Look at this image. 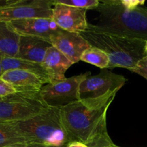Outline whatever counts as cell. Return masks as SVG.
Returning <instances> with one entry per match:
<instances>
[{
  "mask_svg": "<svg viewBox=\"0 0 147 147\" xmlns=\"http://www.w3.org/2000/svg\"><path fill=\"white\" fill-rule=\"evenodd\" d=\"M50 42L73 64L81 60L84 52L91 46L79 33L69 32L61 28L50 35Z\"/></svg>",
  "mask_w": 147,
  "mask_h": 147,
  "instance_id": "obj_10",
  "label": "cell"
},
{
  "mask_svg": "<svg viewBox=\"0 0 147 147\" xmlns=\"http://www.w3.org/2000/svg\"><path fill=\"white\" fill-rule=\"evenodd\" d=\"M116 93L80 100L59 109L62 123L71 142L87 144L99 132L107 129V112Z\"/></svg>",
  "mask_w": 147,
  "mask_h": 147,
  "instance_id": "obj_1",
  "label": "cell"
},
{
  "mask_svg": "<svg viewBox=\"0 0 147 147\" xmlns=\"http://www.w3.org/2000/svg\"><path fill=\"white\" fill-rule=\"evenodd\" d=\"M131 71L140 75L147 80V56L140 60Z\"/></svg>",
  "mask_w": 147,
  "mask_h": 147,
  "instance_id": "obj_21",
  "label": "cell"
},
{
  "mask_svg": "<svg viewBox=\"0 0 147 147\" xmlns=\"http://www.w3.org/2000/svg\"><path fill=\"white\" fill-rule=\"evenodd\" d=\"M53 2L85 9H95L99 4V0H54Z\"/></svg>",
  "mask_w": 147,
  "mask_h": 147,
  "instance_id": "obj_19",
  "label": "cell"
},
{
  "mask_svg": "<svg viewBox=\"0 0 147 147\" xmlns=\"http://www.w3.org/2000/svg\"><path fill=\"white\" fill-rule=\"evenodd\" d=\"M113 144L107 129H103L86 144L88 147H108Z\"/></svg>",
  "mask_w": 147,
  "mask_h": 147,
  "instance_id": "obj_20",
  "label": "cell"
},
{
  "mask_svg": "<svg viewBox=\"0 0 147 147\" xmlns=\"http://www.w3.org/2000/svg\"><path fill=\"white\" fill-rule=\"evenodd\" d=\"M4 147H53L46 146V145L40 144L33 143V142H27V143H20L17 144L10 145V146H4Z\"/></svg>",
  "mask_w": 147,
  "mask_h": 147,
  "instance_id": "obj_23",
  "label": "cell"
},
{
  "mask_svg": "<svg viewBox=\"0 0 147 147\" xmlns=\"http://www.w3.org/2000/svg\"><path fill=\"white\" fill-rule=\"evenodd\" d=\"M52 1L15 0L12 4L0 7V22H9L26 18H51Z\"/></svg>",
  "mask_w": 147,
  "mask_h": 147,
  "instance_id": "obj_8",
  "label": "cell"
},
{
  "mask_svg": "<svg viewBox=\"0 0 147 147\" xmlns=\"http://www.w3.org/2000/svg\"><path fill=\"white\" fill-rule=\"evenodd\" d=\"M108 147H120V146H117V145L114 144H112L110 145V146H108Z\"/></svg>",
  "mask_w": 147,
  "mask_h": 147,
  "instance_id": "obj_28",
  "label": "cell"
},
{
  "mask_svg": "<svg viewBox=\"0 0 147 147\" xmlns=\"http://www.w3.org/2000/svg\"><path fill=\"white\" fill-rule=\"evenodd\" d=\"M48 109L40 92H14L0 98V123L22 121Z\"/></svg>",
  "mask_w": 147,
  "mask_h": 147,
  "instance_id": "obj_5",
  "label": "cell"
},
{
  "mask_svg": "<svg viewBox=\"0 0 147 147\" xmlns=\"http://www.w3.org/2000/svg\"><path fill=\"white\" fill-rule=\"evenodd\" d=\"M65 147H88L86 144L82 143L81 142H77V141H74V142H70L67 144Z\"/></svg>",
  "mask_w": 147,
  "mask_h": 147,
  "instance_id": "obj_24",
  "label": "cell"
},
{
  "mask_svg": "<svg viewBox=\"0 0 147 147\" xmlns=\"http://www.w3.org/2000/svg\"><path fill=\"white\" fill-rule=\"evenodd\" d=\"M52 20L59 28L69 32L81 33L87 29L85 9L58 4L52 1Z\"/></svg>",
  "mask_w": 147,
  "mask_h": 147,
  "instance_id": "obj_9",
  "label": "cell"
},
{
  "mask_svg": "<svg viewBox=\"0 0 147 147\" xmlns=\"http://www.w3.org/2000/svg\"><path fill=\"white\" fill-rule=\"evenodd\" d=\"M2 55L0 54V77L2 75L3 72H2V68H1V58H2Z\"/></svg>",
  "mask_w": 147,
  "mask_h": 147,
  "instance_id": "obj_26",
  "label": "cell"
},
{
  "mask_svg": "<svg viewBox=\"0 0 147 147\" xmlns=\"http://www.w3.org/2000/svg\"><path fill=\"white\" fill-rule=\"evenodd\" d=\"M144 53H145V55L147 56V40L145 41V45H144Z\"/></svg>",
  "mask_w": 147,
  "mask_h": 147,
  "instance_id": "obj_27",
  "label": "cell"
},
{
  "mask_svg": "<svg viewBox=\"0 0 147 147\" xmlns=\"http://www.w3.org/2000/svg\"><path fill=\"white\" fill-rule=\"evenodd\" d=\"M16 124L30 142L65 147L71 142L62 123L59 109L49 108L30 119L16 122Z\"/></svg>",
  "mask_w": 147,
  "mask_h": 147,
  "instance_id": "obj_4",
  "label": "cell"
},
{
  "mask_svg": "<svg viewBox=\"0 0 147 147\" xmlns=\"http://www.w3.org/2000/svg\"><path fill=\"white\" fill-rule=\"evenodd\" d=\"M14 92L16 91L14 88L0 77V98L12 94Z\"/></svg>",
  "mask_w": 147,
  "mask_h": 147,
  "instance_id": "obj_22",
  "label": "cell"
},
{
  "mask_svg": "<svg viewBox=\"0 0 147 147\" xmlns=\"http://www.w3.org/2000/svg\"><path fill=\"white\" fill-rule=\"evenodd\" d=\"M20 36L11 30L6 22H0V54L16 57L18 54Z\"/></svg>",
  "mask_w": 147,
  "mask_h": 147,
  "instance_id": "obj_16",
  "label": "cell"
},
{
  "mask_svg": "<svg viewBox=\"0 0 147 147\" xmlns=\"http://www.w3.org/2000/svg\"><path fill=\"white\" fill-rule=\"evenodd\" d=\"M79 34L91 46L101 49L108 55L110 60L109 69L122 67L131 70L146 56L145 40L89 30Z\"/></svg>",
  "mask_w": 147,
  "mask_h": 147,
  "instance_id": "obj_3",
  "label": "cell"
},
{
  "mask_svg": "<svg viewBox=\"0 0 147 147\" xmlns=\"http://www.w3.org/2000/svg\"><path fill=\"white\" fill-rule=\"evenodd\" d=\"M124 76L107 69H101L99 74L88 76L79 86L80 100L94 99L112 93H118L126 83Z\"/></svg>",
  "mask_w": 147,
  "mask_h": 147,
  "instance_id": "obj_7",
  "label": "cell"
},
{
  "mask_svg": "<svg viewBox=\"0 0 147 147\" xmlns=\"http://www.w3.org/2000/svg\"><path fill=\"white\" fill-rule=\"evenodd\" d=\"M89 75L91 73L87 72L55 83L44 84L40 91V97L49 108L56 109L79 101V86Z\"/></svg>",
  "mask_w": 147,
  "mask_h": 147,
  "instance_id": "obj_6",
  "label": "cell"
},
{
  "mask_svg": "<svg viewBox=\"0 0 147 147\" xmlns=\"http://www.w3.org/2000/svg\"><path fill=\"white\" fill-rule=\"evenodd\" d=\"M82 61L93 65L100 69H108L110 63L108 55L101 49L90 46L81 57Z\"/></svg>",
  "mask_w": 147,
  "mask_h": 147,
  "instance_id": "obj_18",
  "label": "cell"
},
{
  "mask_svg": "<svg viewBox=\"0 0 147 147\" xmlns=\"http://www.w3.org/2000/svg\"><path fill=\"white\" fill-rule=\"evenodd\" d=\"M50 46L52 45L50 42L44 39L20 36L18 54L16 57L42 64Z\"/></svg>",
  "mask_w": 147,
  "mask_h": 147,
  "instance_id": "obj_13",
  "label": "cell"
},
{
  "mask_svg": "<svg viewBox=\"0 0 147 147\" xmlns=\"http://www.w3.org/2000/svg\"><path fill=\"white\" fill-rule=\"evenodd\" d=\"M1 68L2 72L10 70H22L30 72L36 75L44 84L50 83L48 76L40 63L29 61L17 57L2 56L1 58Z\"/></svg>",
  "mask_w": 147,
  "mask_h": 147,
  "instance_id": "obj_15",
  "label": "cell"
},
{
  "mask_svg": "<svg viewBox=\"0 0 147 147\" xmlns=\"http://www.w3.org/2000/svg\"><path fill=\"white\" fill-rule=\"evenodd\" d=\"M98 16L86 30L138 40H147V8L128 9L120 0L99 1Z\"/></svg>",
  "mask_w": 147,
  "mask_h": 147,
  "instance_id": "obj_2",
  "label": "cell"
},
{
  "mask_svg": "<svg viewBox=\"0 0 147 147\" xmlns=\"http://www.w3.org/2000/svg\"><path fill=\"white\" fill-rule=\"evenodd\" d=\"M1 78L10 83L16 92L39 93L44 85L36 75L22 70H7Z\"/></svg>",
  "mask_w": 147,
  "mask_h": 147,
  "instance_id": "obj_12",
  "label": "cell"
},
{
  "mask_svg": "<svg viewBox=\"0 0 147 147\" xmlns=\"http://www.w3.org/2000/svg\"><path fill=\"white\" fill-rule=\"evenodd\" d=\"M6 23L20 36L40 37L49 42L50 35L59 29L51 18H26Z\"/></svg>",
  "mask_w": 147,
  "mask_h": 147,
  "instance_id": "obj_11",
  "label": "cell"
},
{
  "mask_svg": "<svg viewBox=\"0 0 147 147\" xmlns=\"http://www.w3.org/2000/svg\"><path fill=\"white\" fill-rule=\"evenodd\" d=\"M15 0H0V7H5L9 4H12Z\"/></svg>",
  "mask_w": 147,
  "mask_h": 147,
  "instance_id": "obj_25",
  "label": "cell"
},
{
  "mask_svg": "<svg viewBox=\"0 0 147 147\" xmlns=\"http://www.w3.org/2000/svg\"><path fill=\"white\" fill-rule=\"evenodd\" d=\"M27 142H30L17 129L16 122L0 123V147Z\"/></svg>",
  "mask_w": 147,
  "mask_h": 147,
  "instance_id": "obj_17",
  "label": "cell"
},
{
  "mask_svg": "<svg viewBox=\"0 0 147 147\" xmlns=\"http://www.w3.org/2000/svg\"><path fill=\"white\" fill-rule=\"evenodd\" d=\"M73 63L53 46L47 50L42 65L44 67L50 83L65 79V73Z\"/></svg>",
  "mask_w": 147,
  "mask_h": 147,
  "instance_id": "obj_14",
  "label": "cell"
}]
</instances>
